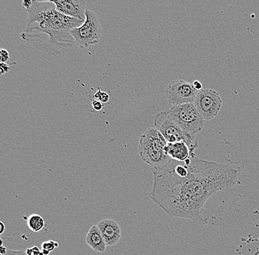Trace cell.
<instances>
[{"instance_id":"cell-1","label":"cell","mask_w":259,"mask_h":255,"mask_svg":"<svg viewBox=\"0 0 259 255\" xmlns=\"http://www.w3.org/2000/svg\"><path fill=\"white\" fill-rule=\"evenodd\" d=\"M152 172L153 187L147 196L170 217L205 225L209 221L205 203L218 192L235 186L241 168L194 158L184 162L171 159Z\"/></svg>"},{"instance_id":"cell-2","label":"cell","mask_w":259,"mask_h":255,"mask_svg":"<svg viewBox=\"0 0 259 255\" xmlns=\"http://www.w3.org/2000/svg\"><path fill=\"white\" fill-rule=\"evenodd\" d=\"M27 12V26L21 35L22 39L51 56L60 55L61 50L74 44L71 31L84 22L58 12L53 1H33Z\"/></svg>"},{"instance_id":"cell-3","label":"cell","mask_w":259,"mask_h":255,"mask_svg":"<svg viewBox=\"0 0 259 255\" xmlns=\"http://www.w3.org/2000/svg\"><path fill=\"white\" fill-rule=\"evenodd\" d=\"M166 144L167 141L155 127L147 129L139 139V151L141 158L151 166L152 169H163L171 161L165 151Z\"/></svg>"},{"instance_id":"cell-4","label":"cell","mask_w":259,"mask_h":255,"mask_svg":"<svg viewBox=\"0 0 259 255\" xmlns=\"http://www.w3.org/2000/svg\"><path fill=\"white\" fill-rule=\"evenodd\" d=\"M155 128L163 135L167 143L184 141L192 151H195L198 143L195 137L187 133L170 117L168 111H161L155 116Z\"/></svg>"},{"instance_id":"cell-5","label":"cell","mask_w":259,"mask_h":255,"mask_svg":"<svg viewBox=\"0 0 259 255\" xmlns=\"http://www.w3.org/2000/svg\"><path fill=\"white\" fill-rule=\"evenodd\" d=\"M168 114L183 130L195 137L205 126V120L193 103L172 106Z\"/></svg>"},{"instance_id":"cell-6","label":"cell","mask_w":259,"mask_h":255,"mask_svg":"<svg viewBox=\"0 0 259 255\" xmlns=\"http://www.w3.org/2000/svg\"><path fill=\"white\" fill-rule=\"evenodd\" d=\"M101 23L96 13L90 9L85 12V20L80 27L73 29L71 35L74 43L80 49H85L90 45L96 44L102 36Z\"/></svg>"},{"instance_id":"cell-7","label":"cell","mask_w":259,"mask_h":255,"mask_svg":"<svg viewBox=\"0 0 259 255\" xmlns=\"http://www.w3.org/2000/svg\"><path fill=\"white\" fill-rule=\"evenodd\" d=\"M193 104L204 120L210 121L221 111L223 100L218 92L207 88L198 92Z\"/></svg>"},{"instance_id":"cell-8","label":"cell","mask_w":259,"mask_h":255,"mask_svg":"<svg viewBox=\"0 0 259 255\" xmlns=\"http://www.w3.org/2000/svg\"><path fill=\"white\" fill-rule=\"evenodd\" d=\"M198 92L192 84L186 80H173L164 93L170 104L177 106L194 103Z\"/></svg>"},{"instance_id":"cell-9","label":"cell","mask_w":259,"mask_h":255,"mask_svg":"<svg viewBox=\"0 0 259 255\" xmlns=\"http://www.w3.org/2000/svg\"><path fill=\"white\" fill-rule=\"evenodd\" d=\"M53 3L56 5L57 11L61 14L85 22L87 9L83 0H59Z\"/></svg>"},{"instance_id":"cell-10","label":"cell","mask_w":259,"mask_h":255,"mask_svg":"<svg viewBox=\"0 0 259 255\" xmlns=\"http://www.w3.org/2000/svg\"><path fill=\"white\" fill-rule=\"evenodd\" d=\"M97 226L104 238L107 246H114L120 240L121 227L114 220L109 219H103L99 222Z\"/></svg>"},{"instance_id":"cell-11","label":"cell","mask_w":259,"mask_h":255,"mask_svg":"<svg viewBox=\"0 0 259 255\" xmlns=\"http://www.w3.org/2000/svg\"><path fill=\"white\" fill-rule=\"evenodd\" d=\"M165 151L171 159L179 162H184L186 160L196 158L195 153L184 141L167 143Z\"/></svg>"},{"instance_id":"cell-12","label":"cell","mask_w":259,"mask_h":255,"mask_svg":"<svg viewBox=\"0 0 259 255\" xmlns=\"http://www.w3.org/2000/svg\"><path fill=\"white\" fill-rule=\"evenodd\" d=\"M85 242L89 247L97 252L104 253L106 250V243L97 225L91 227L85 238Z\"/></svg>"},{"instance_id":"cell-13","label":"cell","mask_w":259,"mask_h":255,"mask_svg":"<svg viewBox=\"0 0 259 255\" xmlns=\"http://www.w3.org/2000/svg\"><path fill=\"white\" fill-rule=\"evenodd\" d=\"M27 227L32 232H40L45 228V223L43 218L38 214H32L27 220Z\"/></svg>"},{"instance_id":"cell-14","label":"cell","mask_w":259,"mask_h":255,"mask_svg":"<svg viewBox=\"0 0 259 255\" xmlns=\"http://www.w3.org/2000/svg\"><path fill=\"white\" fill-rule=\"evenodd\" d=\"M42 248H43V249L48 250L49 251H53L56 248L55 241L50 240V241L44 242L42 243Z\"/></svg>"},{"instance_id":"cell-15","label":"cell","mask_w":259,"mask_h":255,"mask_svg":"<svg viewBox=\"0 0 259 255\" xmlns=\"http://www.w3.org/2000/svg\"><path fill=\"white\" fill-rule=\"evenodd\" d=\"M10 55L6 49H2L0 51V61L1 63H6L9 60Z\"/></svg>"},{"instance_id":"cell-16","label":"cell","mask_w":259,"mask_h":255,"mask_svg":"<svg viewBox=\"0 0 259 255\" xmlns=\"http://www.w3.org/2000/svg\"><path fill=\"white\" fill-rule=\"evenodd\" d=\"M92 107H93L94 110L96 111H102L103 108V103H102L101 101L97 99L92 100Z\"/></svg>"},{"instance_id":"cell-17","label":"cell","mask_w":259,"mask_h":255,"mask_svg":"<svg viewBox=\"0 0 259 255\" xmlns=\"http://www.w3.org/2000/svg\"><path fill=\"white\" fill-rule=\"evenodd\" d=\"M10 69H11V67L6 63H1L0 64V73L1 74L8 73V72H9Z\"/></svg>"},{"instance_id":"cell-18","label":"cell","mask_w":259,"mask_h":255,"mask_svg":"<svg viewBox=\"0 0 259 255\" xmlns=\"http://www.w3.org/2000/svg\"><path fill=\"white\" fill-rule=\"evenodd\" d=\"M110 96L108 93L106 92L102 91L101 94H100V98H99V101H101L102 103H108L109 101Z\"/></svg>"},{"instance_id":"cell-19","label":"cell","mask_w":259,"mask_h":255,"mask_svg":"<svg viewBox=\"0 0 259 255\" xmlns=\"http://www.w3.org/2000/svg\"><path fill=\"white\" fill-rule=\"evenodd\" d=\"M6 255H27L26 251L20 250V251H16V250H8L7 254Z\"/></svg>"},{"instance_id":"cell-20","label":"cell","mask_w":259,"mask_h":255,"mask_svg":"<svg viewBox=\"0 0 259 255\" xmlns=\"http://www.w3.org/2000/svg\"><path fill=\"white\" fill-rule=\"evenodd\" d=\"M192 85H193L194 88H195L196 90H197V91H200L202 90V83L200 81H198V80H195Z\"/></svg>"},{"instance_id":"cell-21","label":"cell","mask_w":259,"mask_h":255,"mask_svg":"<svg viewBox=\"0 0 259 255\" xmlns=\"http://www.w3.org/2000/svg\"><path fill=\"white\" fill-rule=\"evenodd\" d=\"M32 2L33 1H26V0H24V1L22 2V6L27 11V10L30 9V7H31Z\"/></svg>"},{"instance_id":"cell-22","label":"cell","mask_w":259,"mask_h":255,"mask_svg":"<svg viewBox=\"0 0 259 255\" xmlns=\"http://www.w3.org/2000/svg\"><path fill=\"white\" fill-rule=\"evenodd\" d=\"M1 250H0V253H1V255H6L7 254L8 249L4 246H2L0 247Z\"/></svg>"},{"instance_id":"cell-23","label":"cell","mask_w":259,"mask_h":255,"mask_svg":"<svg viewBox=\"0 0 259 255\" xmlns=\"http://www.w3.org/2000/svg\"><path fill=\"white\" fill-rule=\"evenodd\" d=\"M0 226H1V231H0V234H3L4 232L5 229H6V227H5V224H3V222H0Z\"/></svg>"},{"instance_id":"cell-24","label":"cell","mask_w":259,"mask_h":255,"mask_svg":"<svg viewBox=\"0 0 259 255\" xmlns=\"http://www.w3.org/2000/svg\"><path fill=\"white\" fill-rule=\"evenodd\" d=\"M26 253H27V255H33V250H32V248H27V250H26Z\"/></svg>"},{"instance_id":"cell-25","label":"cell","mask_w":259,"mask_h":255,"mask_svg":"<svg viewBox=\"0 0 259 255\" xmlns=\"http://www.w3.org/2000/svg\"><path fill=\"white\" fill-rule=\"evenodd\" d=\"M42 252L44 253L45 255H49L50 254V251H48V250L42 249Z\"/></svg>"},{"instance_id":"cell-26","label":"cell","mask_w":259,"mask_h":255,"mask_svg":"<svg viewBox=\"0 0 259 255\" xmlns=\"http://www.w3.org/2000/svg\"><path fill=\"white\" fill-rule=\"evenodd\" d=\"M55 246H56V248H58V247L59 246V244L56 241H55Z\"/></svg>"},{"instance_id":"cell-27","label":"cell","mask_w":259,"mask_h":255,"mask_svg":"<svg viewBox=\"0 0 259 255\" xmlns=\"http://www.w3.org/2000/svg\"><path fill=\"white\" fill-rule=\"evenodd\" d=\"M0 242H1V246H3V239H0Z\"/></svg>"}]
</instances>
